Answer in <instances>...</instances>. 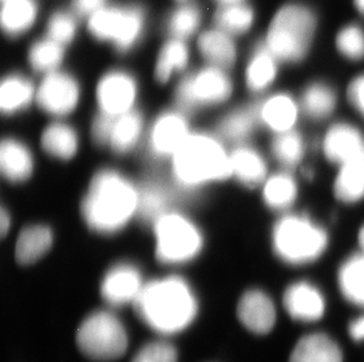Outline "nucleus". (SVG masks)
<instances>
[{
  "label": "nucleus",
  "mask_w": 364,
  "mask_h": 362,
  "mask_svg": "<svg viewBox=\"0 0 364 362\" xmlns=\"http://www.w3.org/2000/svg\"><path fill=\"white\" fill-rule=\"evenodd\" d=\"M254 21L255 11L245 3L218 7L215 13V26L232 37L247 33Z\"/></svg>",
  "instance_id": "nucleus-32"
},
{
  "label": "nucleus",
  "mask_w": 364,
  "mask_h": 362,
  "mask_svg": "<svg viewBox=\"0 0 364 362\" xmlns=\"http://www.w3.org/2000/svg\"><path fill=\"white\" fill-rule=\"evenodd\" d=\"M232 175L247 187H255L264 180L267 164L257 150L240 146L230 154Z\"/></svg>",
  "instance_id": "nucleus-24"
},
{
  "label": "nucleus",
  "mask_w": 364,
  "mask_h": 362,
  "mask_svg": "<svg viewBox=\"0 0 364 362\" xmlns=\"http://www.w3.org/2000/svg\"><path fill=\"white\" fill-rule=\"evenodd\" d=\"M87 30L96 40L129 51L144 32V11L136 5H107L87 19Z\"/></svg>",
  "instance_id": "nucleus-7"
},
{
  "label": "nucleus",
  "mask_w": 364,
  "mask_h": 362,
  "mask_svg": "<svg viewBox=\"0 0 364 362\" xmlns=\"http://www.w3.org/2000/svg\"><path fill=\"white\" fill-rule=\"evenodd\" d=\"M78 144V134L66 124H52L41 136V146L45 152L63 160L71 159L77 153Z\"/></svg>",
  "instance_id": "nucleus-29"
},
{
  "label": "nucleus",
  "mask_w": 364,
  "mask_h": 362,
  "mask_svg": "<svg viewBox=\"0 0 364 362\" xmlns=\"http://www.w3.org/2000/svg\"><path fill=\"white\" fill-rule=\"evenodd\" d=\"M144 287L141 270L132 263H122L112 267L100 285V294L114 307L134 302Z\"/></svg>",
  "instance_id": "nucleus-12"
},
{
  "label": "nucleus",
  "mask_w": 364,
  "mask_h": 362,
  "mask_svg": "<svg viewBox=\"0 0 364 362\" xmlns=\"http://www.w3.org/2000/svg\"><path fill=\"white\" fill-rule=\"evenodd\" d=\"M338 51L351 60L364 58V32L356 25H349L342 28L336 38Z\"/></svg>",
  "instance_id": "nucleus-40"
},
{
  "label": "nucleus",
  "mask_w": 364,
  "mask_h": 362,
  "mask_svg": "<svg viewBox=\"0 0 364 362\" xmlns=\"http://www.w3.org/2000/svg\"><path fill=\"white\" fill-rule=\"evenodd\" d=\"M145 325L159 334L184 331L196 318V295L184 279L168 277L145 284L134 302Z\"/></svg>",
  "instance_id": "nucleus-1"
},
{
  "label": "nucleus",
  "mask_w": 364,
  "mask_h": 362,
  "mask_svg": "<svg viewBox=\"0 0 364 362\" xmlns=\"http://www.w3.org/2000/svg\"><path fill=\"white\" fill-rule=\"evenodd\" d=\"M258 118L257 109H242L228 114L220 125V133L228 141L242 143L254 132Z\"/></svg>",
  "instance_id": "nucleus-36"
},
{
  "label": "nucleus",
  "mask_w": 364,
  "mask_h": 362,
  "mask_svg": "<svg viewBox=\"0 0 364 362\" xmlns=\"http://www.w3.org/2000/svg\"><path fill=\"white\" fill-rule=\"evenodd\" d=\"M349 334L355 341L364 340V315L351 322V325L349 326Z\"/></svg>",
  "instance_id": "nucleus-45"
},
{
  "label": "nucleus",
  "mask_w": 364,
  "mask_h": 362,
  "mask_svg": "<svg viewBox=\"0 0 364 362\" xmlns=\"http://www.w3.org/2000/svg\"><path fill=\"white\" fill-rule=\"evenodd\" d=\"M143 130V116L138 111L114 116L109 146L117 153H127L137 144Z\"/></svg>",
  "instance_id": "nucleus-27"
},
{
  "label": "nucleus",
  "mask_w": 364,
  "mask_h": 362,
  "mask_svg": "<svg viewBox=\"0 0 364 362\" xmlns=\"http://www.w3.org/2000/svg\"><path fill=\"white\" fill-rule=\"evenodd\" d=\"M156 253L168 265L186 263L200 254L203 236L191 220L178 213H165L155 221Z\"/></svg>",
  "instance_id": "nucleus-8"
},
{
  "label": "nucleus",
  "mask_w": 364,
  "mask_h": 362,
  "mask_svg": "<svg viewBox=\"0 0 364 362\" xmlns=\"http://www.w3.org/2000/svg\"><path fill=\"white\" fill-rule=\"evenodd\" d=\"M217 6H229V5H237V4L245 3V0H213Z\"/></svg>",
  "instance_id": "nucleus-47"
},
{
  "label": "nucleus",
  "mask_w": 364,
  "mask_h": 362,
  "mask_svg": "<svg viewBox=\"0 0 364 362\" xmlns=\"http://www.w3.org/2000/svg\"><path fill=\"white\" fill-rule=\"evenodd\" d=\"M323 150L328 160L342 165L364 150L361 132L348 124H336L326 132Z\"/></svg>",
  "instance_id": "nucleus-16"
},
{
  "label": "nucleus",
  "mask_w": 364,
  "mask_h": 362,
  "mask_svg": "<svg viewBox=\"0 0 364 362\" xmlns=\"http://www.w3.org/2000/svg\"><path fill=\"white\" fill-rule=\"evenodd\" d=\"M73 10L80 17L89 19L93 14L107 6V0H73Z\"/></svg>",
  "instance_id": "nucleus-44"
},
{
  "label": "nucleus",
  "mask_w": 364,
  "mask_h": 362,
  "mask_svg": "<svg viewBox=\"0 0 364 362\" xmlns=\"http://www.w3.org/2000/svg\"><path fill=\"white\" fill-rule=\"evenodd\" d=\"M313 170H310V168H306V170H304V175H306V178H313Z\"/></svg>",
  "instance_id": "nucleus-50"
},
{
  "label": "nucleus",
  "mask_w": 364,
  "mask_h": 362,
  "mask_svg": "<svg viewBox=\"0 0 364 362\" xmlns=\"http://www.w3.org/2000/svg\"><path fill=\"white\" fill-rule=\"evenodd\" d=\"M237 315L244 327L255 334H267L276 322V309L272 299L262 290H247L238 302Z\"/></svg>",
  "instance_id": "nucleus-14"
},
{
  "label": "nucleus",
  "mask_w": 364,
  "mask_h": 362,
  "mask_svg": "<svg viewBox=\"0 0 364 362\" xmlns=\"http://www.w3.org/2000/svg\"><path fill=\"white\" fill-rule=\"evenodd\" d=\"M64 55L65 46L46 37L31 45L28 50V58L32 69L36 70L37 72L48 75L58 71Z\"/></svg>",
  "instance_id": "nucleus-33"
},
{
  "label": "nucleus",
  "mask_w": 364,
  "mask_h": 362,
  "mask_svg": "<svg viewBox=\"0 0 364 362\" xmlns=\"http://www.w3.org/2000/svg\"><path fill=\"white\" fill-rule=\"evenodd\" d=\"M76 341L84 356L95 361H114L127 352V329L121 320L107 311L87 315L77 331Z\"/></svg>",
  "instance_id": "nucleus-6"
},
{
  "label": "nucleus",
  "mask_w": 364,
  "mask_h": 362,
  "mask_svg": "<svg viewBox=\"0 0 364 362\" xmlns=\"http://www.w3.org/2000/svg\"><path fill=\"white\" fill-rule=\"evenodd\" d=\"M53 243V233L45 225L25 227L18 236L16 258L18 263L30 265L41 259Z\"/></svg>",
  "instance_id": "nucleus-23"
},
{
  "label": "nucleus",
  "mask_w": 364,
  "mask_h": 362,
  "mask_svg": "<svg viewBox=\"0 0 364 362\" xmlns=\"http://www.w3.org/2000/svg\"><path fill=\"white\" fill-rule=\"evenodd\" d=\"M179 3H188V0H177Z\"/></svg>",
  "instance_id": "nucleus-51"
},
{
  "label": "nucleus",
  "mask_w": 364,
  "mask_h": 362,
  "mask_svg": "<svg viewBox=\"0 0 364 362\" xmlns=\"http://www.w3.org/2000/svg\"><path fill=\"white\" fill-rule=\"evenodd\" d=\"M231 93L232 82L225 70L209 65L183 79L177 87V100L184 109H195L223 103Z\"/></svg>",
  "instance_id": "nucleus-9"
},
{
  "label": "nucleus",
  "mask_w": 364,
  "mask_h": 362,
  "mask_svg": "<svg viewBox=\"0 0 364 362\" xmlns=\"http://www.w3.org/2000/svg\"><path fill=\"white\" fill-rule=\"evenodd\" d=\"M139 191L125 177L111 170L95 175L82 200V218L102 234L121 231L138 213Z\"/></svg>",
  "instance_id": "nucleus-2"
},
{
  "label": "nucleus",
  "mask_w": 364,
  "mask_h": 362,
  "mask_svg": "<svg viewBox=\"0 0 364 362\" xmlns=\"http://www.w3.org/2000/svg\"><path fill=\"white\" fill-rule=\"evenodd\" d=\"M46 37L66 46L73 43L78 32L76 18L65 11L52 14L46 25Z\"/></svg>",
  "instance_id": "nucleus-39"
},
{
  "label": "nucleus",
  "mask_w": 364,
  "mask_h": 362,
  "mask_svg": "<svg viewBox=\"0 0 364 362\" xmlns=\"http://www.w3.org/2000/svg\"><path fill=\"white\" fill-rule=\"evenodd\" d=\"M173 175L186 187L220 181L232 175L230 154L206 134H191L172 157Z\"/></svg>",
  "instance_id": "nucleus-3"
},
{
  "label": "nucleus",
  "mask_w": 364,
  "mask_h": 362,
  "mask_svg": "<svg viewBox=\"0 0 364 362\" xmlns=\"http://www.w3.org/2000/svg\"><path fill=\"white\" fill-rule=\"evenodd\" d=\"M355 6L362 14H364V0H354Z\"/></svg>",
  "instance_id": "nucleus-48"
},
{
  "label": "nucleus",
  "mask_w": 364,
  "mask_h": 362,
  "mask_svg": "<svg viewBox=\"0 0 364 362\" xmlns=\"http://www.w3.org/2000/svg\"><path fill=\"white\" fill-rule=\"evenodd\" d=\"M202 11L193 4L182 3L172 11L168 19V31L171 38L186 40L200 30Z\"/></svg>",
  "instance_id": "nucleus-35"
},
{
  "label": "nucleus",
  "mask_w": 364,
  "mask_h": 362,
  "mask_svg": "<svg viewBox=\"0 0 364 362\" xmlns=\"http://www.w3.org/2000/svg\"><path fill=\"white\" fill-rule=\"evenodd\" d=\"M190 60V51L186 40L171 38L159 50L156 62L155 75L159 82H166L186 69Z\"/></svg>",
  "instance_id": "nucleus-26"
},
{
  "label": "nucleus",
  "mask_w": 364,
  "mask_h": 362,
  "mask_svg": "<svg viewBox=\"0 0 364 362\" xmlns=\"http://www.w3.org/2000/svg\"><path fill=\"white\" fill-rule=\"evenodd\" d=\"M259 121L276 133L291 131L299 116V106L291 97L284 93L275 94L257 107Z\"/></svg>",
  "instance_id": "nucleus-18"
},
{
  "label": "nucleus",
  "mask_w": 364,
  "mask_h": 362,
  "mask_svg": "<svg viewBox=\"0 0 364 362\" xmlns=\"http://www.w3.org/2000/svg\"><path fill=\"white\" fill-rule=\"evenodd\" d=\"M336 107V94L323 82H313L302 93L301 109L311 119H326Z\"/></svg>",
  "instance_id": "nucleus-31"
},
{
  "label": "nucleus",
  "mask_w": 364,
  "mask_h": 362,
  "mask_svg": "<svg viewBox=\"0 0 364 362\" xmlns=\"http://www.w3.org/2000/svg\"><path fill=\"white\" fill-rule=\"evenodd\" d=\"M272 153L284 168H294L302 160L304 143L299 132L291 130L277 134L272 141Z\"/></svg>",
  "instance_id": "nucleus-38"
},
{
  "label": "nucleus",
  "mask_w": 364,
  "mask_h": 362,
  "mask_svg": "<svg viewBox=\"0 0 364 362\" xmlns=\"http://www.w3.org/2000/svg\"><path fill=\"white\" fill-rule=\"evenodd\" d=\"M297 185L288 173H279L268 179L263 190V198L270 209L283 211L295 202Z\"/></svg>",
  "instance_id": "nucleus-34"
},
{
  "label": "nucleus",
  "mask_w": 364,
  "mask_h": 362,
  "mask_svg": "<svg viewBox=\"0 0 364 362\" xmlns=\"http://www.w3.org/2000/svg\"><path fill=\"white\" fill-rule=\"evenodd\" d=\"M358 243H360V245H361L362 248L364 250V226L362 227L360 233H358Z\"/></svg>",
  "instance_id": "nucleus-49"
},
{
  "label": "nucleus",
  "mask_w": 364,
  "mask_h": 362,
  "mask_svg": "<svg viewBox=\"0 0 364 362\" xmlns=\"http://www.w3.org/2000/svg\"><path fill=\"white\" fill-rule=\"evenodd\" d=\"M0 170L11 182H21L33 172V158L28 147L21 141L9 138L0 147Z\"/></svg>",
  "instance_id": "nucleus-20"
},
{
  "label": "nucleus",
  "mask_w": 364,
  "mask_h": 362,
  "mask_svg": "<svg viewBox=\"0 0 364 362\" xmlns=\"http://www.w3.org/2000/svg\"><path fill=\"white\" fill-rule=\"evenodd\" d=\"M197 48L209 65L220 69H229L237 58L234 37L216 26L200 33Z\"/></svg>",
  "instance_id": "nucleus-17"
},
{
  "label": "nucleus",
  "mask_w": 364,
  "mask_h": 362,
  "mask_svg": "<svg viewBox=\"0 0 364 362\" xmlns=\"http://www.w3.org/2000/svg\"><path fill=\"white\" fill-rule=\"evenodd\" d=\"M35 96V86L23 75L5 77L0 86V109L5 114H14L25 109Z\"/></svg>",
  "instance_id": "nucleus-28"
},
{
  "label": "nucleus",
  "mask_w": 364,
  "mask_h": 362,
  "mask_svg": "<svg viewBox=\"0 0 364 362\" xmlns=\"http://www.w3.org/2000/svg\"><path fill=\"white\" fill-rule=\"evenodd\" d=\"M190 136L186 116L178 112H166L152 126L150 148L157 157H173Z\"/></svg>",
  "instance_id": "nucleus-13"
},
{
  "label": "nucleus",
  "mask_w": 364,
  "mask_h": 362,
  "mask_svg": "<svg viewBox=\"0 0 364 362\" xmlns=\"http://www.w3.org/2000/svg\"><path fill=\"white\" fill-rule=\"evenodd\" d=\"M316 18L308 7L287 4L272 18L264 45L281 62L302 60L309 51Z\"/></svg>",
  "instance_id": "nucleus-4"
},
{
  "label": "nucleus",
  "mask_w": 364,
  "mask_h": 362,
  "mask_svg": "<svg viewBox=\"0 0 364 362\" xmlns=\"http://www.w3.org/2000/svg\"><path fill=\"white\" fill-rule=\"evenodd\" d=\"M283 304L288 314L299 322H317L323 317L326 309L322 293L306 281L290 285L283 295Z\"/></svg>",
  "instance_id": "nucleus-15"
},
{
  "label": "nucleus",
  "mask_w": 364,
  "mask_h": 362,
  "mask_svg": "<svg viewBox=\"0 0 364 362\" xmlns=\"http://www.w3.org/2000/svg\"><path fill=\"white\" fill-rule=\"evenodd\" d=\"M114 119V116H107L105 113H100L95 119L92 125V137L97 144H109Z\"/></svg>",
  "instance_id": "nucleus-42"
},
{
  "label": "nucleus",
  "mask_w": 364,
  "mask_h": 362,
  "mask_svg": "<svg viewBox=\"0 0 364 362\" xmlns=\"http://www.w3.org/2000/svg\"><path fill=\"white\" fill-rule=\"evenodd\" d=\"M348 99L364 116V75H360L348 87Z\"/></svg>",
  "instance_id": "nucleus-43"
},
{
  "label": "nucleus",
  "mask_w": 364,
  "mask_h": 362,
  "mask_svg": "<svg viewBox=\"0 0 364 362\" xmlns=\"http://www.w3.org/2000/svg\"><path fill=\"white\" fill-rule=\"evenodd\" d=\"M80 89L69 73L55 71L45 75L37 91V102L45 112L52 116H68L80 102Z\"/></svg>",
  "instance_id": "nucleus-11"
},
{
  "label": "nucleus",
  "mask_w": 364,
  "mask_h": 362,
  "mask_svg": "<svg viewBox=\"0 0 364 362\" xmlns=\"http://www.w3.org/2000/svg\"><path fill=\"white\" fill-rule=\"evenodd\" d=\"M333 190L336 198L347 204L364 198V150L340 165Z\"/></svg>",
  "instance_id": "nucleus-22"
},
{
  "label": "nucleus",
  "mask_w": 364,
  "mask_h": 362,
  "mask_svg": "<svg viewBox=\"0 0 364 362\" xmlns=\"http://www.w3.org/2000/svg\"><path fill=\"white\" fill-rule=\"evenodd\" d=\"M338 285L348 301L364 307V253L350 256L341 266Z\"/></svg>",
  "instance_id": "nucleus-30"
},
{
  "label": "nucleus",
  "mask_w": 364,
  "mask_h": 362,
  "mask_svg": "<svg viewBox=\"0 0 364 362\" xmlns=\"http://www.w3.org/2000/svg\"><path fill=\"white\" fill-rule=\"evenodd\" d=\"M272 245L284 263L306 265L323 254L328 246V234L306 216H287L274 227Z\"/></svg>",
  "instance_id": "nucleus-5"
},
{
  "label": "nucleus",
  "mask_w": 364,
  "mask_h": 362,
  "mask_svg": "<svg viewBox=\"0 0 364 362\" xmlns=\"http://www.w3.org/2000/svg\"><path fill=\"white\" fill-rule=\"evenodd\" d=\"M137 82L130 73L121 70L105 73L96 89L100 112L112 116L130 112L137 98Z\"/></svg>",
  "instance_id": "nucleus-10"
},
{
  "label": "nucleus",
  "mask_w": 364,
  "mask_h": 362,
  "mask_svg": "<svg viewBox=\"0 0 364 362\" xmlns=\"http://www.w3.org/2000/svg\"><path fill=\"white\" fill-rule=\"evenodd\" d=\"M131 362H178V353L170 342L152 341L143 346Z\"/></svg>",
  "instance_id": "nucleus-41"
},
{
  "label": "nucleus",
  "mask_w": 364,
  "mask_h": 362,
  "mask_svg": "<svg viewBox=\"0 0 364 362\" xmlns=\"http://www.w3.org/2000/svg\"><path fill=\"white\" fill-rule=\"evenodd\" d=\"M277 58L269 51L264 43L254 52L247 66L245 79L252 92H262L268 89L277 75Z\"/></svg>",
  "instance_id": "nucleus-25"
},
{
  "label": "nucleus",
  "mask_w": 364,
  "mask_h": 362,
  "mask_svg": "<svg viewBox=\"0 0 364 362\" xmlns=\"http://www.w3.org/2000/svg\"><path fill=\"white\" fill-rule=\"evenodd\" d=\"M289 362H343V356L333 339L315 333L299 339Z\"/></svg>",
  "instance_id": "nucleus-21"
},
{
  "label": "nucleus",
  "mask_w": 364,
  "mask_h": 362,
  "mask_svg": "<svg viewBox=\"0 0 364 362\" xmlns=\"http://www.w3.org/2000/svg\"><path fill=\"white\" fill-rule=\"evenodd\" d=\"M139 191L138 213L146 221H156L164 216L170 204V195L166 190L156 184L143 186Z\"/></svg>",
  "instance_id": "nucleus-37"
},
{
  "label": "nucleus",
  "mask_w": 364,
  "mask_h": 362,
  "mask_svg": "<svg viewBox=\"0 0 364 362\" xmlns=\"http://www.w3.org/2000/svg\"><path fill=\"white\" fill-rule=\"evenodd\" d=\"M10 214L6 212V209H1V214H0V231H1L3 236H6L7 231L10 229Z\"/></svg>",
  "instance_id": "nucleus-46"
},
{
  "label": "nucleus",
  "mask_w": 364,
  "mask_h": 362,
  "mask_svg": "<svg viewBox=\"0 0 364 362\" xmlns=\"http://www.w3.org/2000/svg\"><path fill=\"white\" fill-rule=\"evenodd\" d=\"M38 14V5L35 0H3L0 26L5 35L18 37L31 30Z\"/></svg>",
  "instance_id": "nucleus-19"
}]
</instances>
